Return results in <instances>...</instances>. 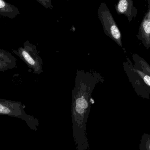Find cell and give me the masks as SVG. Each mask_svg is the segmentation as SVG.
Listing matches in <instances>:
<instances>
[{
  "mask_svg": "<svg viewBox=\"0 0 150 150\" xmlns=\"http://www.w3.org/2000/svg\"><path fill=\"white\" fill-rule=\"evenodd\" d=\"M0 114L16 118L29 123L30 119L21 102L0 98Z\"/></svg>",
  "mask_w": 150,
  "mask_h": 150,
  "instance_id": "obj_3",
  "label": "cell"
},
{
  "mask_svg": "<svg viewBox=\"0 0 150 150\" xmlns=\"http://www.w3.org/2000/svg\"><path fill=\"white\" fill-rule=\"evenodd\" d=\"M98 15L106 35L118 45L122 47L121 33L111 11L105 2L100 4L98 9Z\"/></svg>",
  "mask_w": 150,
  "mask_h": 150,
  "instance_id": "obj_1",
  "label": "cell"
},
{
  "mask_svg": "<svg viewBox=\"0 0 150 150\" xmlns=\"http://www.w3.org/2000/svg\"><path fill=\"white\" fill-rule=\"evenodd\" d=\"M148 4V9L150 8V0H147Z\"/></svg>",
  "mask_w": 150,
  "mask_h": 150,
  "instance_id": "obj_14",
  "label": "cell"
},
{
  "mask_svg": "<svg viewBox=\"0 0 150 150\" xmlns=\"http://www.w3.org/2000/svg\"><path fill=\"white\" fill-rule=\"evenodd\" d=\"M88 107V104L85 100L79 98L76 102V111L78 113L82 114Z\"/></svg>",
  "mask_w": 150,
  "mask_h": 150,
  "instance_id": "obj_12",
  "label": "cell"
},
{
  "mask_svg": "<svg viewBox=\"0 0 150 150\" xmlns=\"http://www.w3.org/2000/svg\"><path fill=\"white\" fill-rule=\"evenodd\" d=\"M133 64L134 68L141 71L150 76V65L144 58L134 53L133 55Z\"/></svg>",
  "mask_w": 150,
  "mask_h": 150,
  "instance_id": "obj_9",
  "label": "cell"
},
{
  "mask_svg": "<svg viewBox=\"0 0 150 150\" xmlns=\"http://www.w3.org/2000/svg\"><path fill=\"white\" fill-rule=\"evenodd\" d=\"M12 52L34 70H37L38 68L39 67L40 58L38 54L36 46L29 41H25L23 46L20 47L17 50H12Z\"/></svg>",
  "mask_w": 150,
  "mask_h": 150,
  "instance_id": "obj_2",
  "label": "cell"
},
{
  "mask_svg": "<svg viewBox=\"0 0 150 150\" xmlns=\"http://www.w3.org/2000/svg\"><path fill=\"white\" fill-rule=\"evenodd\" d=\"M115 9L119 15H124L129 22L136 18L138 12V10L134 6L133 0H118Z\"/></svg>",
  "mask_w": 150,
  "mask_h": 150,
  "instance_id": "obj_5",
  "label": "cell"
},
{
  "mask_svg": "<svg viewBox=\"0 0 150 150\" xmlns=\"http://www.w3.org/2000/svg\"><path fill=\"white\" fill-rule=\"evenodd\" d=\"M46 9H52L53 8L52 4V0H36Z\"/></svg>",
  "mask_w": 150,
  "mask_h": 150,
  "instance_id": "obj_13",
  "label": "cell"
},
{
  "mask_svg": "<svg viewBox=\"0 0 150 150\" xmlns=\"http://www.w3.org/2000/svg\"><path fill=\"white\" fill-rule=\"evenodd\" d=\"M137 38L141 41L144 46L149 49L150 48V8L145 13L139 28Z\"/></svg>",
  "mask_w": 150,
  "mask_h": 150,
  "instance_id": "obj_6",
  "label": "cell"
},
{
  "mask_svg": "<svg viewBox=\"0 0 150 150\" xmlns=\"http://www.w3.org/2000/svg\"><path fill=\"white\" fill-rule=\"evenodd\" d=\"M17 63V60L12 54L0 48V72L16 68Z\"/></svg>",
  "mask_w": 150,
  "mask_h": 150,
  "instance_id": "obj_7",
  "label": "cell"
},
{
  "mask_svg": "<svg viewBox=\"0 0 150 150\" xmlns=\"http://www.w3.org/2000/svg\"><path fill=\"white\" fill-rule=\"evenodd\" d=\"M20 14L17 8L5 0H0V16L11 19Z\"/></svg>",
  "mask_w": 150,
  "mask_h": 150,
  "instance_id": "obj_8",
  "label": "cell"
},
{
  "mask_svg": "<svg viewBox=\"0 0 150 150\" xmlns=\"http://www.w3.org/2000/svg\"><path fill=\"white\" fill-rule=\"evenodd\" d=\"M139 149L150 150V135L144 134L140 141Z\"/></svg>",
  "mask_w": 150,
  "mask_h": 150,
  "instance_id": "obj_11",
  "label": "cell"
},
{
  "mask_svg": "<svg viewBox=\"0 0 150 150\" xmlns=\"http://www.w3.org/2000/svg\"><path fill=\"white\" fill-rule=\"evenodd\" d=\"M132 67H133V70L138 74V75L142 78V80L143 82L144 86L150 96V76L144 74L142 71L134 68L133 66V63L132 64Z\"/></svg>",
  "mask_w": 150,
  "mask_h": 150,
  "instance_id": "obj_10",
  "label": "cell"
},
{
  "mask_svg": "<svg viewBox=\"0 0 150 150\" xmlns=\"http://www.w3.org/2000/svg\"><path fill=\"white\" fill-rule=\"evenodd\" d=\"M127 61L124 63V70L128 76L130 83L137 94L141 97L149 99V94L147 91L142 78L138 74L133 70L132 62L129 58H127Z\"/></svg>",
  "mask_w": 150,
  "mask_h": 150,
  "instance_id": "obj_4",
  "label": "cell"
}]
</instances>
